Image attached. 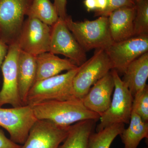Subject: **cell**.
I'll use <instances>...</instances> for the list:
<instances>
[{
  "mask_svg": "<svg viewBox=\"0 0 148 148\" xmlns=\"http://www.w3.org/2000/svg\"><path fill=\"white\" fill-rule=\"evenodd\" d=\"M32 0H0V38L9 46L17 42Z\"/></svg>",
  "mask_w": 148,
  "mask_h": 148,
  "instance_id": "6",
  "label": "cell"
},
{
  "mask_svg": "<svg viewBox=\"0 0 148 148\" xmlns=\"http://www.w3.org/2000/svg\"><path fill=\"white\" fill-rule=\"evenodd\" d=\"M148 148V147H145V148Z\"/></svg>",
  "mask_w": 148,
  "mask_h": 148,
  "instance_id": "31",
  "label": "cell"
},
{
  "mask_svg": "<svg viewBox=\"0 0 148 148\" xmlns=\"http://www.w3.org/2000/svg\"><path fill=\"white\" fill-rule=\"evenodd\" d=\"M95 122L86 120L71 125L67 137L58 148H89V138Z\"/></svg>",
  "mask_w": 148,
  "mask_h": 148,
  "instance_id": "18",
  "label": "cell"
},
{
  "mask_svg": "<svg viewBox=\"0 0 148 148\" xmlns=\"http://www.w3.org/2000/svg\"><path fill=\"white\" fill-rule=\"evenodd\" d=\"M38 119L30 105L4 108L0 107V126L8 132L10 139L23 145Z\"/></svg>",
  "mask_w": 148,
  "mask_h": 148,
  "instance_id": "7",
  "label": "cell"
},
{
  "mask_svg": "<svg viewBox=\"0 0 148 148\" xmlns=\"http://www.w3.org/2000/svg\"><path fill=\"white\" fill-rule=\"evenodd\" d=\"M37 66L36 56L20 50L18 55L17 73L20 98L26 105L27 95L36 81Z\"/></svg>",
  "mask_w": 148,
  "mask_h": 148,
  "instance_id": "17",
  "label": "cell"
},
{
  "mask_svg": "<svg viewBox=\"0 0 148 148\" xmlns=\"http://www.w3.org/2000/svg\"><path fill=\"white\" fill-rule=\"evenodd\" d=\"M135 4L134 36L148 35V0H140Z\"/></svg>",
  "mask_w": 148,
  "mask_h": 148,
  "instance_id": "22",
  "label": "cell"
},
{
  "mask_svg": "<svg viewBox=\"0 0 148 148\" xmlns=\"http://www.w3.org/2000/svg\"><path fill=\"white\" fill-rule=\"evenodd\" d=\"M132 111L140 117L144 121L148 122V86L133 97Z\"/></svg>",
  "mask_w": 148,
  "mask_h": 148,
  "instance_id": "23",
  "label": "cell"
},
{
  "mask_svg": "<svg viewBox=\"0 0 148 148\" xmlns=\"http://www.w3.org/2000/svg\"><path fill=\"white\" fill-rule=\"evenodd\" d=\"M79 67L73 86L75 97L81 100L95 83L113 69L106 50L101 49H96L92 57Z\"/></svg>",
  "mask_w": 148,
  "mask_h": 148,
  "instance_id": "5",
  "label": "cell"
},
{
  "mask_svg": "<svg viewBox=\"0 0 148 148\" xmlns=\"http://www.w3.org/2000/svg\"><path fill=\"white\" fill-rule=\"evenodd\" d=\"M64 20L86 51L98 49L106 50L114 43L109 31L108 17L100 16L91 21H75L71 16L67 15Z\"/></svg>",
  "mask_w": 148,
  "mask_h": 148,
  "instance_id": "2",
  "label": "cell"
},
{
  "mask_svg": "<svg viewBox=\"0 0 148 148\" xmlns=\"http://www.w3.org/2000/svg\"><path fill=\"white\" fill-rule=\"evenodd\" d=\"M70 127L59 126L47 120H38L21 148H58L67 137Z\"/></svg>",
  "mask_w": 148,
  "mask_h": 148,
  "instance_id": "12",
  "label": "cell"
},
{
  "mask_svg": "<svg viewBox=\"0 0 148 148\" xmlns=\"http://www.w3.org/2000/svg\"><path fill=\"white\" fill-rule=\"evenodd\" d=\"M9 46L0 38V69L8 52Z\"/></svg>",
  "mask_w": 148,
  "mask_h": 148,
  "instance_id": "27",
  "label": "cell"
},
{
  "mask_svg": "<svg viewBox=\"0 0 148 148\" xmlns=\"http://www.w3.org/2000/svg\"><path fill=\"white\" fill-rule=\"evenodd\" d=\"M79 69L78 66L64 74L35 82L27 95L26 105L33 106L45 101L76 98L73 81Z\"/></svg>",
  "mask_w": 148,
  "mask_h": 148,
  "instance_id": "3",
  "label": "cell"
},
{
  "mask_svg": "<svg viewBox=\"0 0 148 148\" xmlns=\"http://www.w3.org/2000/svg\"><path fill=\"white\" fill-rule=\"evenodd\" d=\"M51 28L49 52L64 55L77 66H81L87 60L86 51L77 42L64 19L59 17Z\"/></svg>",
  "mask_w": 148,
  "mask_h": 148,
  "instance_id": "9",
  "label": "cell"
},
{
  "mask_svg": "<svg viewBox=\"0 0 148 148\" xmlns=\"http://www.w3.org/2000/svg\"><path fill=\"white\" fill-rule=\"evenodd\" d=\"M136 5L114 10L108 16L109 31L113 42L134 36V21Z\"/></svg>",
  "mask_w": 148,
  "mask_h": 148,
  "instance_id": "14",
  "label": "cell"
},
{
  "mask_svg": "<svg viewBox=\"0 0 148 148\" xmlns=\"http://www.w3.org/2000/svg\"><path fill=\"white\" fill-rule=\"evenodd\" d=\"M84 4L88 12L96 10V5L95 0H84Z\"/></svg>",
  "mask_w": 148,
  "mask_h": 148,
  "instance_id": "29",
  "label": "cell"
},
{
  "mask_svg": "<svg viewBox=\"0 0 148 148\" xmlns=\"http://www.w3.org/2000/svg\"><path fill=\"white\" fill-rule=\"evenodd\" d=\"M140 1V0H133V1L135 2V3H136L138 2H139V1Z\"/></svg>",
  "mask_w": 148,
  "mask_h": 148,
  "instance_id": "30",
  "label": "cell"
},
{
  "mask_svg": "<svg viewBox=\"0 0 148 148\" xmlns=\"http://www.w3.org/2000/svg\"><path fill=\"white\" fill-rule=\"evenodd\" d=\"M114 88L113 77L110 72L90 88L82 100L84 105L101 116L110 107Z\"/></svg>",
  "mask_w": 148,
  "mask_h": 148,
  "instance_id": "13",
  "label": "cell"
},
{
  "mask_svg": "<svg viewBox=\"0 0 148 148\" xmlns=\"http://www.w3.org/2000/svg\"><path fill=\"white\" fill-rule=\"evenodd\" d=\"M129 125L120 135L124 148H137L144 138H148V122L144 121L134 112H132Z\"/></svg>",
  "mask_w": 148,
  "mask_h": 148,
  "instance_id": "19",
  "label": "cell"
},
{
  "mask_svg": "<svg viewBox=\"0 0 148 148\" xmlns=\"http://www.w3.org/2000/svg\"><path fill=\"white\" fill-rule=\"evenodd\" d=\"M96 2V9L95 11V16H97L99 13L104 11L107 8L108 0H95Z\"/></svg>",
  "mask_w": 148,
  "mask_h": 148,
  "instance_id": "28",
  "label": "cell"
},
{
  "mask_svg": "<svg viewBox=\"0 0 148 148\" xmlns=\"http://www.w3.org/2000/svg\"><path fill=\"white\" fill-rule=\"evenodd\" d=\"M20 49L16 42L9 45L2 66L3 83L0 91V107L9 104L12 107L24 106L18 89L17 65Z\"/></svg>",
  "mask_w": 148,
  "mask_h": 148,
  "instance_id": "8",
  "label": "cell"
},
{
  "mask_svg": "<svg viewBox=\"0 0 148 148\" xmlns=\"http://www.w3.org/2000/svg\"><path fill=\"white\" fill-rule=\"evenodd\" d=\"M106 51L117 71L124 73L131 62L148 52V35L133 36L114 42Z\"/></svg>",
  "mask_w": 148,
  "mask_h": 148,
  "instance_id": "11",
  "label": "cell"
},
{
  "mask_svg": "<svg viewBox=\"0 0 148 148\" xmlns=\"http://www.w3.org/2000/svg\"><path fill=\"white\" fill-rule=\"evenodd\" d=\"M122 80L133 97L147 85L148 77V52L140 56L127 66Z\"/></svg>",
  "mask_w": 148,
  "mask_h": 148,
  "instance_id": "16",
  "label": "cell"
},
{
  "mask_svg": "<svg viewBox=\"0 0 148 148\" xmlns=\"http://www.w3.org/2000/svg\"><path fill=\"white\" fill-rule=\"evenodd\" d=\"M51 31L50 26L28 17L24 20L17 41L20 50L35 56L49 52Z\"/></svg>",
  "mask_w": 148,
  "mask_h": 148,
  "instance_id": "10",
  "label": "cell"
},
{
  "mask_svg": "<svg viewBox=\"0 0 148 148\" xmlns=\"http://www.w3.org/2000/svg\"><path fill=\"white\" fill-rule=\"evenodd\" d=\"M67 0H54L53 5L55 6L59 18L64 19L67 16L66 13Z\"/></svg>",
  "mask_w": 148,
  "mask_h": 148,
  "instance_id": "26",
  "label": "cell"
},
{
  "mask_svg": "<svg viewBox=\"0 0 148 148\" xmlns=\"http://www.w3.org/2000/svg\"><path fill=\"white\" fill-rule=\"evenodd\" d=\"M27 16L36 18L50 27L59 18L55 6L50 0H32Z\"/></svg>",
  "mask_w": 148,
  "mask_h": 148,
  "instance_id": "20",
  "label": "cell"
},
{
  "mask_svg": "<svg viewBox=\"0 0 148 148\" xmlns=\"http://www.w3.org/2000/svg\"><path fill=\"white\" fill-rule=\"evenodd\" d=\"M125 128L124 124L113 125L96 133H92L89 141V148H110L118 135Z\"/></svg>",
  "mask_w": 148,
  "mask_h": 148,
  "instance_id": "21",
  "label": "cell"
},
{
  "mask_svg": "<svg viewBox=\"0 0 148 148\" xmlns=\"http://www.w3.org/2000/svg\"><path fill=\"white\" fill-rule=\"evenodd\" d=\"M135 5L136 4L133 0H108L107 8L97 16L108 17L111 12L116 10L124 7L133 6Z\"/></svg>",
  "mask_w": 148,
  "mask_h": 148,
  "instance_id": "24",
  "label": "cell"
},
{
  "mask_svg": "<svg viewBox=\"0 0 148 148\" xmlns=\"http://www.w3.org/2000/svg\"><path fill=\"white\" fill-rule=\"evenodd\" d=\"M37 71L35 82L58 75L78 67L69 59L59 58L55 54L47 52L36 56Z\"/></svg>",
  "mask_w": 148,
  "mask_h": 148,
  "instance_id": "15",
  "label": "cell"
},
{
  "mask_svg": "<svg viewBox=\"0 0 148 148\" xmlns=\"http://www.w3.org/2000/svg\"><path fill=\"white\" fill-rule=\"evenodd\" d=\"M111 72L114 83L113 96L110 107L100 116L96 132L114 124H129L131 118L133 96L116 70Z\"/></svg>",
  "mask_w": 148,
  "mask_h": 148,
  "instance_id": "4",
  "label": "cell"
},
{
  "mask_svg": "<svg viewBox=\"0 0 148 148\" xmlns=\"http://www.w3.org/2000/svg\"><path fill=\"white\" fill-rule=\"evenodd\" d=\"M21 145L14 143L10 139H8L0 129V148H21Z\"/></svg>",
  "mask_w": 148,
  "mask_h": 148,
  "instance_id": "25",
  "label": "cell"
},
{
  "mask_svg": "<svg viewBox=\"0 0 148 148\" xmlns=\"http://www.w3.org/2000/svg\"><path fill=\"white\" fill-rule=\"evenodd\" d=\"M32 106L38 120H47L63 127L86 120L97 121L101 116L86 108L82 100L76 98L45 101Z\"/></svg>",
  "mask_w": 148,
  "mask_h": 148,
  "instance_id": "1",
  "label": "cell"
}]
</instances>
